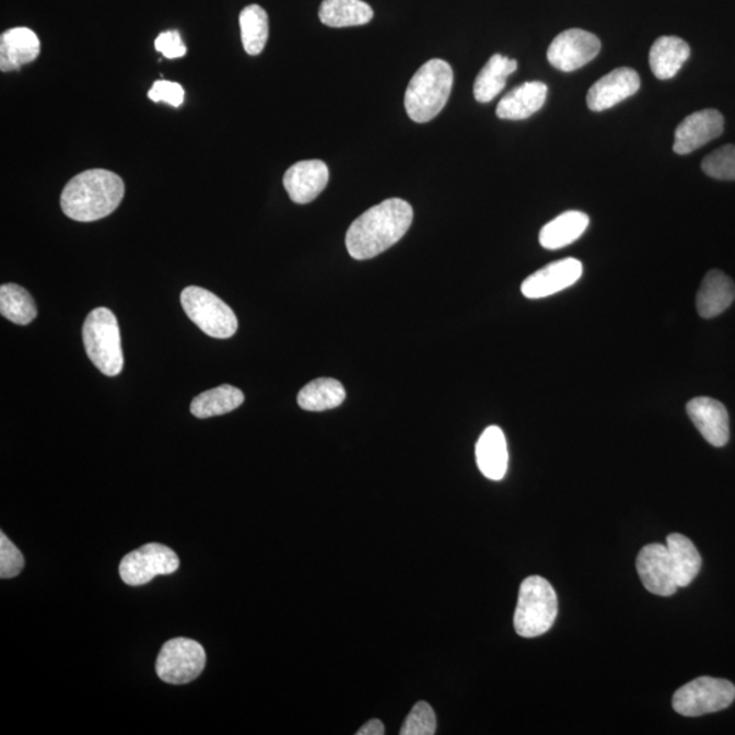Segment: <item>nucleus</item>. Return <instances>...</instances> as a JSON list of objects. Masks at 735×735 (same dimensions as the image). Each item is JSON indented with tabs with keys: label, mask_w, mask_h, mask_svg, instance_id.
<instances>
[{
	"label": "nucleus",
	"mask_w": 735,
	"mask_h": 735,
	"mask_svg": "<svg viewBox=\"0 0 735 735\" xmlns=\"http://www.w3.org/2000/svg\"><path fill=\"white\" fill-rule=\"evenodd\" d=\"M478 469L492 481H500L509 469V447L504 432L499 427H489L476 445Z\"/></svg>",
	"instance_id": "6ab92c4d"
},
{
	"label": "nucleus",
	"mask_w": 735,
	"mask_h": 735,
	"mask_svg": "<svg viewBox=\"0 0 735 735\" xmlns=\"http://www.w3.org/2000/svg\"><path fill=\"white\" fill-rule=\"evenodd\" d=\"M666 548L669 551L674 575L678 587H687L698 576L701 568V557L689 538L682 534H670L666 539Z\"/></svg>",
	"instance_id": "a878e982"
},
{
	"label": "nucleus",
	"mask_w": 735,
	"mask_h": 735,
	"mask_svg": "<svg viewBox=\"0 0 735 735\" xmlns=\"http://www.w3.org/2000/svg\"><path fill=\"white\" fill-rule=\"evenodd\" d=\"M590 219L582 211L571 210L556 217L539 232V243L547 249H560L575 243L587 231Z\"/></svg>",
	"instance_id": "4be33fe9"
},
{
	"label": "nucleus",
	"mask_w": 735,
	"mask_h": 735,
	"mask_svg": "<svg viewBox=\"0 0 735 735\" xmlns=\"http://www.w3.org/2000/svg\"><path fill=\"white\" fill-rule=\"evenodd\" d=\"M373 19V10L363 0H323L319 9L322 24L330 27L366 25Z\"/></svg>",
	"instance_id": "b1692460"
},
{
	"label": "nucleus",
	"mask_w": 735,
	"mask_h": 735,
	"mask_svg": "<svg viewBox=\"0 0 735 735\" xmlns=\"http://www.w3.org/2000/svg\"><path fill=\"white\" fill-rule=\"evenodd\" d=\"M42 44L35 32L27 27H13L0 37V70H20L40 55Z\"/></svg>",
	"instance_id": "f3484780"
},
{
	"label": "nucleus",
	"mask_w": 735,
	"mask_h": 735,
	"mask_svg": "<svg viewBox=\"0 0 735 735\" xmlns=\"http://www.w3.org/2000/svg\"><path fill=\"white\" fill-rule=\"evenodd\" d=\"M640 89V77L633 69L621 67L600 78L587 93L588 108L594 113H603L620 104Z\"/></svg>",
	"instance_id": "4468645a"
},
{
	"label": "nucleus",
	"mask_w": 735,
	"mask_h": 735,
	"mask_svg": "<svg viewBox=\"0 0 735 735\" xmlns=\"http://www.w3.org/2000/svg\"><path fill=\"white\" fill-rule=\"evenodd\" d=\"M347 399L342 383L336 378L320 377L300 389L298 404L306 411H325L338 408Z\"/></svg>",
	"instance_id": "393cba45"
},
{
	"label": "nucleus",
	"mask_w": 735,
	"mask_h": 735,
	"mask_svg": "<svg viewBox=\"0 0 735 735\" xmlns=\"http://www.w3.org/2000/svg\"><path fill=\"white\" fill-rule=\"evenodd\" d=\"M723 128H725V119L720 110H699L679 122L674 133L673 150L679 155L692 153L721 137Z\"/></svg>",
	"instance_id": "ddd939ff"
},
{
	"label": "nucleus",
	"mask_w": 735,
	"mask_h": 735,
	"mask_svg": "<svg viewBox=\"0 0 735 735\" xmlns=\"http://www.w3.org/2000/svg\"><path fill=\"white\" fill-rule=\"evenodd\" d=\"M689 419L699 429L701 436L714 447H723L731 439V425L725 405L720 400L699 397L687 405Z\"/></svg>",
	"instance_id": "2eb2a0df"
},
{
	"label": "nucleus",
	"mask_w": 735,
	"mask_h": 735,
	"mask_svg": "<svg viewBox=\"0 0 735 735\" xmlns=\"http://www.w3.org/2000/svg\"><path fill=\"white\" fill-rule=\"evenodd\" d=\"M734 699L735 687L727 679L700 677L674 693L673 707L678 714L692 718L725 710Z\"/></svg>",
	"instance_id": "0eeeda50"
},
{
	"label": "nucleus",
	"mask_w": 735,
	"mask_h": 735,
	"mask_svg": "<svg viewBox=\"0 0 735 735\" xmlns=\"http://www.w3.org/2000/svg\"><path fill=\"white\" fill-rule=\"evenodd\" d=\"M517 69V61L495 54L483 66L475 82V97L478 103L487 104L498 96L506 85V78Z\"/></svg>",
	"instance_id": "5701e85b"
},
{
	"label": "nucleus",
	"mask_w": 735,
	"mask_h": 735,
	"mask_svg": "<svg viewBox=\"0 0 735 735\" xmlns=\"http://www.w3.org/2000/svg\"><path fill=\"white\" fill-rule=\"evenodd\" d=\"M328 177L330 174L323 161H300L287 171L283 186L294 203L305 205L319 197L327 186Z\"/></svg>",
	"instance_id": "dca6fc26"
},
{
	"label": "nucleus",
	"mask_w": 735,
	"mask_h": 735,
	"mask_svg": "<svg viewBox=\"0 0 735 735\" xmlns=\"http://www.w3.org/2000/svg\"><path fill=\"white\" fill-rule=\"evenodd\" d=\"M179 556L163 544H147L122 557L119 565L121 581L138 587L161 575H172L179 570Z\"/></svg>",
	"instance_id": "1a4fd4ad"
},
{
	"label": "nucleus",
	"mask_w": 735,
	"mask_h": 735,
	"mask_svg": "<svg viewBox=\"0 0 735 735\" xmlns=\"http://www.w3.org/2000/svg\"><path fill=\"white\" fill-rule=\"evenodd\" d=\"M125 197L121 177L107 170H89L66 184L60 206L69 219L92 222L114 213Z\"/></svg>",
	"instance_id": "f03ea898"
},
{
	"label": "nucleus",
	"mask_w": 735,
	"mask_h": 735,
	"mask_svg": "<svg viewBox=\"0 0 735 735\" xmlns=\"http://www.w3.org/2000/svg\"><path fill=\"white\" fill-rule=\"evenodd\" d=\"M453 85V67L442 59L428 60L411 78L405 94L409 118L416 122L436 118L447 104Z\"/></svg>",
	"instance_id": "7ed1b4c3"
},
{
	"label": "nucleus",
	"mask_w": 735,
	"mask_h": 735,
	"mask_svg": "<svg viewBox=\"0 0 735 735\" xmlns=\"http://www.w3.org/2000/svg\"><path fill=\"white\" fill-rule=\"evenodd\" d=\"M155 49L163 54L166 59H179L187 54V47L184 46L180 33L177 31L161 33L155 38Z\"/></svg>",
	"instance_id": "72a5a7b5"
},
{
	"label": "nucleus",
	"mask_w": 735,
	"mask_h": 735,
	"mask_svg": "<svg viewBox=\"0 0 735 735\" xmlns=\"http://www.w3.org/2000/svg\"><path fill=\"white\" fill-rule=\"evenodd\" d=\"M0 314L15 325H30L37 316L35 300L26 289L15 283H3L0 288Z\"/></svg>",
	"instance_id": "cd10ccee"
},
{
	"label": "nucleus",
	"mask_w": 735,
	"mask_h": 735,
	"mask_svg": "<svg viewBox=\"0 0 735 735\" xmlns=\"http://www.w3.org/2000/svg\"><path fill=\"white\" fill-rule=\"evenodd\" d=\"M583 275V265L575 258L553 261L527 277L522 283L523 296L544 299L575 285Z\"/></svg>",
	"instance_id": "9b49d317"
},
{
	"label": "nucleus",
	"mask_w": 735,
	"mask_h": 735,
	"mask_svg": "<svg viewBox=\"0 0 735 735\" xmlns=\"http://www.w3.org/2000/svg\"><path fill=\"white\" fill-rule=\"evenodd\" d=\"M548 86L544 82H526L500 100L495 115L503 120H525L538 113L547 102Z\"/></svg>",
	"instance_id": "a211bd4d"
},
{
	"label": "nucleus",
	"mask_w": 735,
	"mask_h": 735,
	"mask_svg": "<svg viewBox=\"0 0 735 735\" xmlns=\"http://www.w3.org/2000/svg\"><path fill=\"white\" fill-rule=\"evenodd\" d=\"M735 300V285L731 277L721 270H712L704 277L699 289L696 306L704 319L720 316Z\"/></svg>",
	"instance_id": "aec40b11"
},
{
	"label": "nucleus",
	"mask_w": 735,
	"mask_h": 735,
	"mask_svg": "<svg viewBox=\"0 0 735 735\" xmlns=\"http://www.w3.org/2000/svg\"><path fill=\"white\" fill-rule=\"evenodd\" d=\"M436 733V715L432 707L420 701L413 707L400 731V735H433Z\"/></svg>",
	"instance_id": "7c9ffc66"
},
{
	"label": "nucleus",
	"mask_w": 735,
	"mask_h": 735,
	"mask_svg": "<svg viewBox=\"0 0 735 735\" xmlns=\"http://www.w3.org/2000/svg\"><path fill=\"white\" fill-rule=\"evenodd\" d=\"M206 665L202 644L187 638L168 640L161 649L155 672L164 682L184 685L200 676Z\"/></svg>",
	"instance_id": "6e6552de"
},
{
	"label": "nucleus",
	"mask_w": 735,
	"mask_h": 735,
	"mask_svg": "<svg viewBox=\"0 0 735 735\" xmlns=\"http://www.w3.org/2000/svg\"><path fill=\"white\" fill-rule=\"evenodd\" d=\"M689 57L687 42L676 36H662L650 49V67L658 80L667 81L677 75Z\"/></svg>",
	"instance_id": "412c9836"
},
{
	"label": "nucleus",
	"mask_w": 735,
	"mask_h": 735,
	"mask_svg": "<svg viewBox=\"0 0 735 735\" xmlns=\"http://www.w3.org/2000/svg\"><path fill=\"white\" fill-rule=\"evenodd\" d=\"M600 51L599 38L583 30H568L551 42L548 60L555 69L565 72L582 69Z\"/></svg>",
	"instance_id": "9d476101"
},
{
	"label": "nucleus",
	"mask_w": 735,
	"mask_h": 735,
	"mask_svg": "<svg viewBox=\"0 0 735 735\" xmlns=\"http://www.w3.org/2000/svg\"><path fill=\"white\" fill-rule=\"evenodd\" d=\"M413 222V209L404 199L393 198L373 206L350 225L347 248L355 260L375 258L406 235Z\"/></svg>",
	"instance_id": "f257e3e1"
},
{
	"label": "nucleus",
	"mask_w": 735,
	"mask_h": 735,
	"mask_svg": "<svg viewBox=\"0 0 735 735\" xmlns=\"http://www.w3.org/2000/svg\"><path fill=\"white\" fill-rule=\"evenodd\" d=\"M557 595L551 584L541 576L527 578L521 584L514 616L515 631L522 638H537L553 627Z\"/></svg>",
	"instance_id": "39448f33"
},
{
	"label": "nucleus",
	"mask_w": 735,
	"mask_h": 735,
	"mask_svg": "<svg viewBox=\"0 0 735 735\" xmlns=\"http://www.w3.org/2000/svg\"><path fill=\"white\" fill-rule=\"evenodd\" d=\"M384 733L386 732H384L383 723L378 720H372L360 728L358 735H383Z\"/></svg>",
	"instance_id": "f704fd0d"
},
{
	"label": "nucleus",
	"mask_w": 735,
	"mask_h": 735,
	"mask_svg": "<svg viewBox=\"0 0 735 735\" xmlns=\"http://www.w3.org/2000/svg\"><path fill=\"white\" fill-rule=\"evenodd\" d=\"M184 312L206 336L226 339L235 336L238 327L235 312L214 293L198 287L184 289L180 296Z\"/></svg>",
	"instance_id": "423d86ee"
},
{
	"label": "nucleus",
	"mask_w": 735,
	"mask_h": 735,
	"mask_svg": "<svg viewBox=\"0 0 735 735\" xmlns=\"http://www.w3.org/2000/svg\"><path fill=\"white\" fill-rule=\"evenodd\" d=\"M701 170L712 179L735 180V144H726L707 155Z\"/></svg>",
	"instance_id": "c756f323"
},
{
	"label": "nucleus",
	"mask_w": 735,
	"mask_h": 735,
	"mask_svg": "<svg viewBox=\"0 0 735 735\" xmlns=\"http://www.w3.org/2000/svg\"><path fill=\"white\" fill-rule=\"evenodd\" d=\"M242 42L250 57L261 54L269 38V15L259 4H249L241 13Z\"/></svg>",
	"instance_id": "c85d7f7f"
},
{
	"label": "nucleus",
	"mask_w": 735,
	"mask_h": 735,
	"mask_svg": "<svg viewBox=\"0 0 735 735\" xmlns=\"http://www.w3.org/2000/svg\"><path fill=\"white\" fill-rule=\"evenodd\" d=\"M149 98L154 103L164 102L177 108L184 102V89L176 82L155 81L149 91Z\"/></svg>",
	"instance_id": "473e14b6"
},
{
	"label": "nucleus",
	"mask_w": 735,
	"mask_h": 735,
	"mask_svg": "<svg viewBox=\"0 0 735 735\" xmlns=\"http://www.w3.org/2000/svg\"><path fill=\"white\" fill-rule=\"evenodd\" d=\"M25 559L21 550L10 541L9 537L0 533V578L11 579L19 576L24 570Z\"/></svg>",
	"instance_id": "2f4dec72"
},
{
	"label": "nucleus",
	"mask_w": 735,
	"mask_h": 735,
	"mask_svg": "<svg viewBox=\"0 0 735 735\" xmlns=\"http://www.w3.org/2000/svg\"><path fill=\"white\" fill-rule=\"evenodd\" d=\"M244 404V394L241 389L224 384V386L208 389L191 402V413L198 419L231 413Z\"/></svg>",
	"instance_id": "bb28decb"
},
{
	"label": "nucleus",
	"mask_w": 735,
	"mask_h": 735,
	"mask_svg": "<svg viewBox=\"0 0 735 735\" xmlns=\"http://www.w3.org/2000/svg\"><path fill=\"white\" fill-rule=\"evenodd\" d=\"M637 568L640 581L650 593L660 597L676 594L678 584L666 545L650 544L640 550Z\"/></svg>",
	"instance_id": "f8f14e48"
},
{
	"label": "nucleus",
	"mask_w": 735,
	"mask_h": 735,
	"mask_svg": "<svg viewBox=\"0 0 735 735\" xmlns=\"http://www.w3.org/2000/svg\"><path fill=\"white\" fill-rule=\"evenodd\" d=\"M89 360L105 376H118L125 365L118 319L108 308H96L88 315L82 328Z\"/></svg>",
	"instance_id": "20e7f679"
}]
</instances>
